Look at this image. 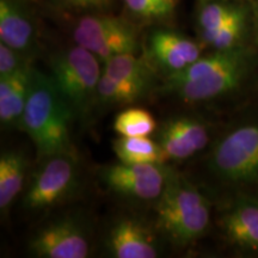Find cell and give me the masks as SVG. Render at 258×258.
<instances>
[{"mask_svg": "<svg viewBox=\"0 0 258 258\" xmlns=\"http://www.w3.org/2000/svg\"><path fill=\"white\" fill-rule=\"evenodd\" d=\"M74 116L50 77L32 71L30 91L18 127L30 137L41 157L73 154L70 129Z\"/></svg>", "mask_w": 258, "mask_h": 258, "instance_id": "6da1fadb", "label": "cell"}, {"mask_svg": "<svg viewBox=\"0 0 258 258\" xmlns=\"http://www.w3.org/2000/svg\"><path fill=\"white\" fill-rule=\"evenodd\" d=\"M250 63V51L241 47L215 50L186 69L169 74L164 90L185 103L209 101L238 88L249 72Z\"/></svg>", "mask_w": 258, "mask_h": 258, "instance_id": "7a4b0ae2", "label": "cell"}, {"mask_svg": "<svg viewBox=\"0 0 258 258\" xmlns=\"http://www.w3.org/2000/svg\"><path fill=\"white\" fill-rule=\"evenodd\" d=\"M156 214L161 233L177 246H186L208 228L211 205L196 186L172 171L158 199Z\"/></svg>", "mask_w": 258, "mask_h": 258, "instance_id": "3957f363", "label": "cell"}, {"mask_svg": "<svg viewBox=\"0 0 258 258\" xmlns=\"http://www.w3.org/2000/svg\"><path fill=\"white\" fill-rule=\"evenodd\" d=\"M95 54L79 44L57 53L50 60V79L74 115L83 116L96 98L103 70Z\"/></svg>", "mask_w": 258, "mask_h": 258, "instance_id": "277c9868", "label": "cell"}, {"mask_svg": "<svg viewBox=\"0 0 258 258\" xmlns=\"http://www.w3.org/2000/svg\"><path fill=\"white\" fill-rule=\"evenodd\" d=\"M209 163L226 182L258 184V124H244L222 138Z\"/></svg>", "mask_w": 258, "mask_h": 258, "instance_id": "5b68a950", "label": "cell"}, {"mask_svg": "<svg viewBox=\"0 0 258 258\" xmlns=\"http://www.w3.org/2000/svg\"><path fill=\"white\" fill-rule=\"evenodd\" d=\"M73 37L77 44L95 54L102 62L122 54H135L139 48L135 29L112 16L82 17L74 28Z\"/></svg>", "mask_w": 258, "mask_h": 258, "instance_id": "8992f818", "label": "cell"}, {"mask_svg": "<svg viewBox=\"0 0 258 258\" xmlns=\"http://www.w3.org/2000/svg\"><path fill=\"white\" fill-rule=\"evenodd\" d=\"M78 185V167L73 154L48 157L37 171L23 199V206L31 211L51 208L63 202Z\"/></svg>", "mask_w": 258, "mask_h": 258, "instance_id": "52a82bcc", "label": "cell"}, {"mask_svg": "<svg viewBox=\"0 0 258 258\" xmlns=\"http://www.w3.org/2000/svg\"><path fill=\"white\" fill-rule=\"evenodd\" d=\"M172 171L163 164H112L102 169L106 188L125 198L151 201L163 194Z\"/></svg>", "mask_w": 258, "mask_h": 258, "instance_id": "ba28073f", "label": "cell"}, {"mask_svg": "<svg viewBox=\"0 0 258 258\" xmlns=\"http://www.w3.org/2000/svg\"><path fill=\"white\" fill-rule=\"evenodd\" d=\"M30 251L42 258H85L90 254V244L82 227L64 219L38 232L30 241Z\"/></svg>", "mask_w": 258, "mask_h": 258, "instance_id": "9c48e42d", "label": "cell"}, {"mask_svg": "<svg viewBox=\"0 0 258 258\" xmlns=\"http://www.w3.org/2000/svg\"><path fill=\"white\" fill-rule=\"evenodd\" d=\"M157 141L167 159L184 160L207 146L209 132L207 125L198 118L180 116L161 125Z\"/></svg>", "mask_w": 258, "mask_h": 258, "instance_id": "30bf717a", "label": "cell"}, {"mask_svg": "<svg viewBox=\"0 0 258 258\" xmlns=\"http://www.w3.org/2000/svg\"><path fill=\"white\" fill-rule=\"evenodd\" d=\"M150 56L169 72H179L201 57V46L191 38L171 30H156L148 40Z\"/></svg>", "mask_w": 258, "mask_h": 258, "instance_id": "8fae6325", "label": "cell"}, {"mask_svg": "<svg viewBox=\"0 0 258 258\" xmlns=\"http://www.w3.org/2000/svg\"><path fill=\"white\" fill-rule=\"evenodd\" d=\"M106 245L111 256L116 258H154L159 254L152 233L133 219L116 222Z\"/></svg>", "mask_w": 258, "mask_h": 258, "instance_id": "7c38bea8", "label": "cell"}, {"mask_svg": "<svg viewBox=\"0 0 258 258\" xmlns=\"http://www.w3.org/2000/svg\"><path fill=\"white\" fill-rule=\"evenodd\" d=\"M222 227L226 237L243 249L258 250V201L240 198L225 213Z\"/></svg>", "mask_w": 258, "mask_h": 258, "instance_id": "4fadbf2b", "label": "cell"}, {"mask_svg": "<svg viewBox=\"0 0 258 258\" xmlns=\"http://www.w3.org/2000/svg\"><path fill=\"white\" fill-rule=\"evenodd\" d=\"M34 22L18 0H0V42L19 53L30 51L35 46Z\"/></svg>", "mask_w": 258, "mask_h": 258, "instance_id": "5bb4252c", "label": "cell"}, {"mask_svg": "<svg viewBox=\"0 0 258 258\" xmlns=\"http://www.w3.org/2000/svg\"><path fill=\"white\" fill-rule=\"evenodd\" d=\"M32 71L25 63L12 74L0 77V121L3 125H19L30 91Z\"/></svg>", "mask_w": 258, "mask_h": 258, "instance_id": "9a60e30c", "label": "cell"}, {"mask_svg": "<svg viewBox=\"0 0 258 258\" xmlns=\"http://www.w3.org/2000/svg\"><path fill=\"white\" fill-rule=\"evenodd\" d=\"M103 71L112 78L148 91L153 82V69L148 60L135 54H122L104 62Z\"/></svg>", "mask_w": 258, "mask_h": 258, "instance_id": "2e32d148", "label": "cell"}, {"mask_svg": "<svg viewBox=\"0 0 258 258\" xmlns=\"http://www.w3.org/2000/svg\"><path fill=\"white\" fill-rule=\"evenodd\" d=\"M112 148L118 161L125 164H164L167 159L160 144L150 137H120Z\"/></svg>", "mask_w": 258, "mask_h": 258, "instance_id": "e0dca14e", "label": "cell"}, {"mask_svg": "<svg viewBox=\"0 0 258 258\" xmlns=\"http://www.w3.org/2000/svg\"><path fill=\"white\" fill-rule=\"evenodd\" d=\"M27 159L16 151H6L0 157V208H9L23 188Z\"/></svg>", "mask_w": 258, "mask_h": 258, "instance_id": "ac0fdd59", "label": "cell"}, {"mask_svg": "<svg viewBox=\"0 0 258 258\" xmlns=\"http://www.w3.org/2000/svg\"><path fill=\"white\" fill-rule=\"evenodd\" d=\"M246 14L239 5L226 0H205L198 14V23L201 31H209L224 27L234 18Z\"/></svg>", "mask_w": 258, "mask_h": 258, "instance_id": "d6986e66", "label": "cell"}, {"mask_svg": "<svg viewBox=\"0 0 258 258\" xmlns=\"http://www.w3.org/2000/svg\"><path fill=\"white\" fill-rule=\"evenodd\" d=\"M146 92V90L112 78L103 71L97 86L96 98L108 105H124L141 98Z\"/></svg>", "mask_w": 258, "mask_h": 258, "instance_id": "ffe728a7", "label": "cell"}, {"mask_svg": "<svg viewBox=\"0 0 258 258\" xmlns=\"http://www.w3.org/2000/svg\"><path fill=\"white\" fill-rule=\"evenodd\" d=\"M112 127L120 137H150L157 129V121L143 108H128L117 114Z\"/></svg>", "mask_w": 258, "mask_h": 258, "instance_id": "44dd1931", "label": "cell"}, {"mask_svg": "<svg viewBox=\"0 0 258 258\" xmlns=\"http://www.w3.org/2000/svg\"><path fill=\"white\" fill-rule=\"evenodd\" d=\"M246 27V14L234 18L224 27L209 31H201V40L207 46L214 48L215 50L232 49L238 47L244 36Z\"/></svg>", "mask_w": 258, "mask_h": 258, "instance_id": "7402d4cb", "label": "cell"}, {"mask_svg": "<svg viewBox=\"0 0 258 258\" xmlns=\"http://www.w3.org/2000/svg\"><path fill=\"white\" fill-rule=\"evenodd\" d=\"M125 8L144 21H164L175 14L178 0H123Z\"/></svg>", "mask_w": 258, "mask_h": 258, "instance_id": "603a6c76", "label": "cell"}, {"mask_svg": "<svg viewBox=\"0 0 258 258\" xmlns=\"http://www.w3.org/2000/svg\"><path fill=\"white\" fill-rule=\"evenodd\" d=\"M25 63L24 54L0 42V77L12 74Z\"/></svg>", "mask_w": 258, "mask_h": 258, "instance_id": "cb8c5ba5", "label": "cell"}, {"mask_svg": "<svg viewBox=\"0 0 258 258\" xmlns=\"http://www.w3.org/2000/svg\"><path fill=\"white\" fill-rule=\"evenodd\" d=\"M61 5L79 10H102L110 5V0H56Z\"/></svg>", "mask_w": 258, "mask_h": 258, "instance_id": "d4e9b609", "label": "cell"}, {"mask_svg": "<svg viewBox=\"0 0 258 258\" xmlns=\"http://www.w3.org/2000/svg\"><path fill=\"white\" fill-rule=\"evenodd\" d=\"M21 3H25V2H36V0H18Z\"/></svg>", "mask_w": 258, "mask_h": 258, "instance_id": "484cf974", "label": "cell"}, {"mask_svg": "<svg viewBox=\"0 0 258 258\" xmlns=\"http://www.w3.org/2000/svg\"><path fill=\"white\" fill-rule=\"evenodd\" d=\"M226 2H244V0H226Z\"/></svg>", "mask_w": 258, "mask_h": 258, "instance_id": "4316f807", "label": "cell"}, {"mask_svg": "<svg viewBox=\"0 0 258 258\" xmlns=\"http://www.w3.org/2000/svg\"><path fill=\"white\" fill-rule=\"evenodd\" d=\"M257 18H258V8H257Z\"/></svg>", "mask_w": 258, "mask_h": 258, "instance_id": "83f0119b", "label": "cell"}]
</instances>
